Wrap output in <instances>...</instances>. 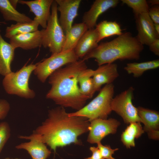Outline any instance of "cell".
<instances>
[{
    "label": "cell",
    "mask_w": 159,
    "mask_h": 159,
    "mask_svg": "<svg viewBox=\"0 0 159 159\" xmlns=\"http://www.w3.org/2000/svg\"><path fill=\"white\" fill-rule=\"evenodd\" d=\"M90 149L92 153V155L90 157L84 159H103L97 147H91Z\"/></svg>",
    "instance_id": "32"
},
{
    "label": "cell",
    "mask_w": 159,
    "mask_h": 159,
    "mask_svg": "<svg viewBox=\"0 0 159 159\" xmlns=\"http://www.w3.org/2000/svg\"><path fill=\"white\" fill-rule=\"evenodd\" d=\"M135 19L138 32L136 37L141 44L148 46L155 40L159 38V35L155 29L154 23L148 12L143 13Z\"/></svg>",
    "instance_id": "11"
},
{
    "label": "cell",
    "mask_w": 159,
    "mask_h": 159,
    "mask_svg": "<svg viewBox=\"0 0 159 159\" xmlns=\"http://www.w3.org/2000/svg\"><path fill=\"white\" fill-rule=\"evenodd\" d=\"M43 29L20 34L10 39L9 43L15 49L20 48L25 50L35 49L42 46Z\"/></svg>",
    "instance_id": "16"
},
{
    "label": "cell",
    "mask_w": 159,
    "mask_h": 159,
    "mask_svg": "<svg viewBox=\"0 0 159 159\" xmlns=\"http://www.w3.org/2000/svg\"><path fill=\"white\" fill-rule=\"evenodd\" d=\"M124 4L132 8L135 18L144 13L148 12L150 8L146 0H121Z\"/></svg>",
    "instance_id": "27"
},
{
    "label": "cell",
    "mask_w": 159,
    "mask_h": 159,
    "mask_svg": "<svg viewBox=\"0 0 159 159\" xmlns=\"http://www.w3.org/2000/svg\"><path fill=\"white\" fill-rule=\"evenodd\" d=\"M119 2L118 0H96L90 9L84 14L82 22L88 29L94 28L100 15L108 9L115 7Z\"/></svg>",
    "instance_id": "14"
},
{
    "label": "cell",
    "mask_w": 159,
    "mask_h": 159,
    "mask_svg": "<svg viewBox=\"0 0 159 159\" xmlns=\"http://www.w3.org/2000/svg\"><path fill=\"white\" fill-rule=\"evenodd\" d=\"M36 64L24 65L16 72H11L4 76L2 85L6 92L10 95H15L26 99H32L35 95L34 90L29 86V81Z\"/></svg>",
    "instance_id": "5"
},
{
    "label": "cell",
    "mask_w": 159,
    "mask_h": 159,
    "mask_svg": "<svg viewBox=\"0 0 159 159\" xmlns=\"http://www.w3.org/2000/svg\"><path fill=\"white\" fill-rule=\"evenodd\" d=\"M134 91L132 87H130L113 97L111 102L112 111L120 115L127 124L140 122L137 107L132 103Z\"/></svg>",
    "instance_id": "8"
},
{
    "label": "cell",
    "mask_w": 159,
    "mask_h": 159,
    "mask_svg": "<svg viewBox=\"0 0 159 159\" xmlns=\"http://www.w3.org/2000/svg\"><path fill=\"white\" fill-rule=\"evenodd\" d=\"M144 46L129 32L124 33L109 42H102L82 59L93 58L99 66L120 60H138Z\"/></svg>",
    "instance_id": "3"
},
{
    "label": "cell",
    "mask_w": 159,
    "mask_h": 159,
    "mask_svg": "<svg viewBox=\"0 0 159 159\" xmlns=\"http://www.w3.org/2000/svg\"><path fill=\"white\" fill-rule=\"evenodd\" d=\"M10 109V105L7 101L4 99L0 100V120L5 118Z\"/></svg>",
    "instance_id": "30"
},
{
    "label": "cell",
    "mask_w": 159,
    "mask_h": 159,
    "mask_svg": "<svg viewBox=\"0 0 159 159\" xmlns=\"http://www.w3.org/2000/svg\"><path fill=\"white\" fill-rule=\"evenodd\" d=\"M140 122L130 123L121 135V140L127 148L135 145V139L140 137L144 131Z\"/></svg>",
    "instance_id": "22"
},
{
    "label": "cell",
    "mask_w": 159,
    "mask_h": 159,
    "mask_svg": "<svg viewBox=\"0 0 159 159\" xmlns=\"http://www.w3.org/2000/svg\"><path fill=\"white\" fill-rule=\"evenodd\" d=\"M15 49L6 42L0 34V74L5 76L12 72L11 63Z\"/></svg>",
    "instance_id": "19"
},
{
    "label": "cell",
    "mask_w": 159,
    "mask_h": 159,
    "mask_svg": "<svg viewBox=\"0 0 159 159\" xmlns=\"http://www.w3.org/2000/svg\"><path fill=\"white\" fill-rule=\"evenodd\" d=\"M94 70L87 68L82 71L78 77L80 90L83 95L89 99L92 98L95 93L92 78Z\"/></svg>",
    "instance_id": "23"
},
{
    "label": "cell",
    "mask_w": 159,
    "mask_h": 159,
    "mask_svg": "<svg viewBox=\"0 0 159 159\" xmlns=\"http://www.w3.org/2000/svg\"><path fill=\"white\" fill-rule=\"evenodd\" d=\"M87 68L85 61L80 59L55 71L49 77L51 87L46 98L64 107L77 111L82 108L89 99L80 93L78 77Z\"/></svg>",
    "instance_id": "2"
},
{
    "label": "cell",
    "mask_w": 159,
    "mask_h": 159,
    "mask_svg": "<svg viewBox=\"0 0 159 159\" xmlns=\"http://www.w3.org/2000/svg\"><path fill=\"white\" fill-rule=\"evenodd\" d=\"M0 12L6 21L16 23L30 22L33 20L25 14L17 11L9 0H0Z\"/></svg>",
    "instance_id": "21"
},
{
    "label": "cell",
    "mask_w": 159,
    "mask_h": 159,
    "mask_svg": "<svg viewBox=\"0 0 159 159\" xmlns=\"http://www.w3.org/2000/svg\"><path fill=\"white\" fill-rule=\"evenodd\" d=\"M114 94L113 83L105 85L88 104L75 112L69 113V115L85 117L90 122L96 118L107 119L112 111L111 104Z\"/></svg>",
    "instance_id": "4"
},
{
    "label": "cell",
    "mask_w": 159,
    "mask_h": 159,
    "mask_svg": "<svg viewBox=\"0 0 159 159\" xmlns=\"http://www.w3.org/2000/svg\"><path fill=\"white\" fill-rule=\"evenodd\" d=\"M159 67V59L139 63H128L124 69L129 74H132L133 77L138 78L141 76L146 71L155 69Z\"/></svg>",
    "instance_id": "24"
},
{
    "label": "cell",
    "mask_w": 159,
    "mask_h": 159,
    "mask_svg": "<svg viewBox=\"0 0 159 159\" xmlns=\"http://www.w3.org/2000/svg\"><path fill=\"white\" fill-rule=\"evenodd\" d=\"M29 140L16 145V148L26 150L32 159H47L50 156L51 152L45 144L34 138Z\"/></svg>",
    "instance_id": "18"
},
{
    "label": "cell",
    "mask_w": 159,
    "mask_h": 159,
    "mask_svg": "<svg viewBox=\"0 0 159 159\" xmlns=\"http://www.w3.org/2000/svg\"><path fill=\"white\" fill-rule=\"evenodd\" d=\"M11 135V129L8 123L6 122L0 123V153Z\"/></svg>",
    "instance_id": "28"
},
{
    "label": "cell",
    "mask_w": 159,
    "mask_h": 159,
    "mask_svg": "<svg viewBox=\"0 0 159 159\" xmlns=\"http://www.w3.org/2000/svg\"><path fill=\"white\" fill-rule=\"evenodd\" d=\"M148 46L152 52L156 56H159V38L155 40Z\"/></svg>",
    "instance_id": "33"
},
{
    "label": "cell",
    "mask_w": 159,
    "mask_h": 159,
    "mask_svg": "<svg viewBox=\"0 0 159 159\" xmlns=\"http://www.w3.org/2000/svg\"><path fill=\"white\" fill-rule=\"evenodd\" d=\"M57 11L60 13L59 20L65 33L72 25L74 19L78 15L81 0H55Z\"/></svg>",
    "instance_id": "10"
},
{
    "label": "cell",
    "mask_w": 159,
    "mask_h": 159,
    "mask_svg": "<svg viewBox=\"0 0 159 159\" xmlns=\"http://www.w3.org/2000/svg\"><path fill=\"white\" fill-rule=\"evenodd\" d=\"M53 0H34L30 1L19 0L18 3L27 6L30 11L35 16L34 18L43 29L46 28L50 17V10Z\"/></svg>",
    "instance_id": "13"
},
{
    "label": "cell",
    "mask_w": 159,
    "mask_h": 159,
    "mask_svg": "<svg viewBox=\"0 0 159 159\" xmlns=\"http://www.w3.org/2000/svg\"><path fill=\"white\" fill-rule=\"evenodd\" d=\"M120 125L119 121L112 118L92 120L90 121L87 141L91 144L101 143L102 140L106 136L116 133Z\"/></svg>",
    "instance_id": "9"
},
{
    "label": "cell",
    "mask_w": 159,
    "mask_h": 159,
    "mask_svg": "<svg viewBox=\"0 0 159 159\" xmlns=\"http://www.w3.org/2000/svg\"><path fill=\"white\" fill-rule=\"evenodd\" d=\"M88 29L82 22L72 25L65 33V41L62 51L74 50L82 35Z\"/></svg>",
    "instance_id": "20"
},
{
    "label": "cell",
    "mask_w": 159,
    "mask_h": 159,
    "mask_svg": "<svg viewBox=\"0 0 159 159\" xmlns=\"http://www.w3.org/2000/svg\"><path fill=\"white\" fill-rule=\"evenodd\" d=\"M79 59L74 50L62 51L52 54L49 57L37 63L34 72L38 79L44 83L55 71Z\"/></svg>",
    "instance_id": "7"
},
{
    "label": "cell",
    "mask_w": 159,
    "mask_h": 159,
    "mask_svg": "<svg viewBox=\"0 0 159 159\" xmlns=\"http://www.w3.org/2000/svg\"><path fill=\"white\" fill-rule=\"evenodd\" d=\"M12 159H21L19 158H12Z\"/></svg>",
    "instance_id": "39"
},
{
    "label": "cell",
    "mask_w": 159,
    "mask_h": 159,
    "mask_svg": "<svg viewBox=\"0 0 159 159\" xmlns=\"http://www.w3.org/2000/svg\"><path fill=\"white\" fill-rule=\"evenodd\" d=\"M1 23L6 24V23H5V22L0 21V24ZM0 32H1V30H0Z\"/></svg>",
    "instance_id": "37"
},
{
    "label": "cell",
    "mask_w": 159,
    "mask_h": 159,
    "mask_svg": "<svg viewBox=\"0 0 159 159\" xmlns=\"http://www.w3.org/2000/svg\"><path fill=\"white\" fill-rule=\"evenodd\" d=\"M95 27L98 34V43L105 38L123 33L120 25L116 21L104 20L97 24Z\"/></svg>",
    "instance_id": "26"
},
{
    "label": "cell",
    "mask_w": 159,
    "mask_h": 159,
    "mask_svg": "<svg viewBox=\"0 0 159 159\" xmlns=\"http://www.w3.org/2000/svg\"><path fill=\"white\" fill-rule=\"evenodd\" d=\"M39 26L34 19L30 22L16 23L6 27L4 36L10 39L17 35L37 31Z\"/></svg>",
    "instance_id": "25"
},
{
    "label": "cell",
    "mask_w": 159,
    "mask_h": 159,
    "mask_svg": "<svg viewBox=\"0 0 159 159\" xmlns=\"http://www.w3.org/2000/svg\"><path fill=\"white\" fill-rule=\"evenodd\" d=\"M148 4H150L153 6L159 5V0H150L147 1Z\"/></svg>",
    "instance_id": "34"
},
{
    "label": "cell",
    "mask_w": 159,
    "mask_h": 159,
    "mask_svg": "<svg viewBox=\"0 0 159 159\" xmlns=\"http://www.w3.org/2000/svg\"><path fill=\"white\" fill-rule=\"evenodd\" d=\"M154 26L156 32L159 35V24L154 23Z\"/></svg>",
    "instance_id": "36"
},
{
    "label": "cell",
    "mask_w": 159,
    "mask_h": 159,
    "mask_svg": "<svg viewBox=\"0 0 159 159\" xmlns=\"http://www.w3.org/2000/svg\"><path fill=\"white\" fill-rule=\"evenodd\" d=\"M64 107L59 106L49 111L47 118L29 136L18 138H34L42 142L56 152L57 148L72 143L81 145L80 135L89 131L90 122L82 116H70Z\"/></svg>",
    "instance_id": "1"
},
{
    "label": "cell",
    "mask_w": 159,
    "mask_h": 159,
    "mask_svg": "<svg viewBox=\"0 0 159 159\" xmlns=\"http://www.w3.org/2000/svg\"><path fill=\"white\" fill-rule=\"evenodd\" d=\"M57 8L54 0L47 27L43 29L42 46L48 48L52 54L62 52L65 39V34L59 23Z\"/></svg>",
    "instance_id": "6"
},
{
    "label": "cell",
    "mask_w": 159,
    "mask_h": 159,
    "mask_svg": "<svg viewBox=\"0 0 159 159\" xmlns=\"http://www.w3.org/2000/svg\"><path fill=\"white\" fill-rule=\"evenodd\" d=\"M117 65L115 63L99 66L94 70L92 79L95 92L99 90L102 86L111 83L119 76Z\"/></svg>",
    "instance_id": "15"
},
{
    "label": "cell",
    "mask_w": 159,
    "mask_h": 159,
    "mask_svg": "<svg viewBox=\"0 0 159 159\" xmlns=\"http://www.w3.org/2000/svg\"><path fill=\"white\" fill-rule=\"evenodd\" d=\"M4 159H12V158H9L7 157V158H4Z\"/></svg>",
    "instance_id": "38"
},
{
    "label": "cell",
    "mask_w": 159,
    "mask_h": 159,
    "mask_svg": "<svg viewBox=\"0 0 159 159\" xmlns=\"http://www.w3.org/2000/svg\"><path fill=\"white\" fill-rule=\"evenodd\" d=\"M11 5L15 9H16L17 5L18 3L19 0H9Z\"/></svg>",
    "instance_id": "35"
},
{
    "label": "cell",
    "mask_w": 159,
    "mask_h": 159,
    "mask_svg": "<svg viewBox=\"0 0 159 159\" xmlns=\"http://www.w3.org/2000/svg\"><path fill=\"white\" fill-rule=\"evenodd\" d=\"M140 122L144 125L143 128L148 137L158 140L159 138V113L156 110L142 107H137Z\"/></svg>",
    "instance_id": "12"
},
{
    "label": "cell",
    "mask_w": 159,
    "mask_h": 159,
    "mask_svg": "<svg viewBox=\"0 0 159 159\" xmlns=\"http://www.w3.org/2000/svg\"><path fill=\"white\" fill-rule=\"evenodd\" d=\"M148 14L154 23L159 24V6H153L150 8Z\"/></svg>",
    "instance_id": "31"
},
{
    "label": "cell",
    "mask_w": 159,
    "mask_h": 159,
    "mask_svg": "<svg viewBox=\"0 0 159 159\" xmlns=\"http://www.w3.org/2000/svg\"><path fill=\"white\" fill-rule=\"evenodd\" d=\"M97 147L99 149L101 155L103 159H115L112 155L115 151L118 150L117 148L112 149L109 145H103L101 143L97 144Z\"/></svg>",
    "instance_id": "29"
},
{
    "label": "cell",
    "mask_w": 159,
    "mask_h": 159,
    "mask_svg": "<svg viewBox=\"0 0 159 159\" xmlns=\"http://www.w3.org/2000/svg\"><path fill=\"white\" fill-rule=\"evenodd\" d=\"M98 34L95 28L88 29L82 35L74 50L77 57L81 59L98 45Z\"/></svg>",
    "instance_id": "17"
}]
</instances>
